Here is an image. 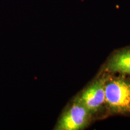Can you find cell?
<instances>
[{
    "instance_id": "4",
    "label": "cell",
    "mask_w": 130,
    "mask_h": 130,
    "mask_svg": "<svg viewBox=\"0 0 130 130\" xmlns=\"http://www.w3.org/2000/svg\"><path fill=\"white\" fill-rule=\"evenodd\" d=\"M107 69L113 72L130 75V49L115 54L108 61Z\"/></svg>"
},
{
    "instance_id": "2",
    "label": "cell",
    "mask_w": 130,
    "mask_h": 130,
    "mask_svg": "<svg viewBox=\"0 0 130 130\" xmlns=\"http://www.w3.org/2000/svg\"><path fill=\"white\" fill-rule=\"evenodd\" d=\"M91 113L77 101L66 110L56 126L58 130H78L87 125Z\"/></svg>"
},
{
    "instance_id": "3",
    "label": "cell",
    "mask_w": 130,
    "mask_h": 130,
    "mask_svg": "<svg viewBox=\"0 0 130 130\" xmlns=\"http://www.w3.org/2000/svg\"><path fill=\"white\" fill-rule=\"evenodd\" d=\"M108 78H102L88 86L75 101L90 113H95L105 102V87Z\"/></svg>"
},
{
    "instance_id": "1",
    "label": "cell",
    "mask_w": 130,
    "mask_h": 130,
    "mask_svg": "<svg viewBox=\"0 0 130 130\" xmlns=\"http://www.w3.org/2000/svg\"><path fill=\"white\" fill-rule=\"evenodd\" d=\"M105 102L115 113H130V79H108L105 87Z\"/></svg>"
}]
</instances>
